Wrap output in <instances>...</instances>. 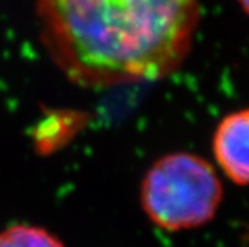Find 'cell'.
Masks as SVG:
<instances>
[{"instance_id":"1","label":"cell","mask_w":249,"mask_h":247,"mask_svg":"<svg viewBox=\"0 0 249 247\" xmlns=\"http://www.w3.org/2000/svg\"><path fill=\"white\" fill-rule=\"evenodd\" d=\"M40 40L84 88L161 79L185 61L198 0H36Z\"/></svg>"},{"instance_id":"2","label":"cell","mask_w":249,"mask_h":247,"mask_svg":"<svg viewBox=\"0 0 249 247\" xmlns=\"http://www.w3.org/2000/svg\"><path fill=\"white\" fill-rule=\"evenodd\" d=\"M141 199L155 225L169 231L191 230L212 220L222 199V185L206 160L176 152L161 156L146 171Z\"/></svg>"},{"instance_id":"5","label":"cell","mask_w":249,"mask_h":247,"mask_svg":"<svg viewBox=\"0 0 249 247\" xmlns=\"http://www.w3.org/2000/svg\"><path fill=\"white\" fill-rule=\"evenodd\" d=\"M239 5L242 6V9L249 15V0H237Z\"/></svg>"},{"instance_id":"4","label":"cell","mask_w":249,"mask_h":247,"mask_svg":"<svg viewBox=\"0 0 249 247\" xmlns=\"http://www.w3.org/2000/svg\"><path fill=\"white\" fill-rule=\"evenodd\" d=\"M0 247H64L48 231L36 227L15 225L0 234Z\"/></svg>"},{"instance_id":"3","label":"cell","mask_w":249,"mask_h":247,"mask_svg":"<svg viewBox=\"0 0 249 247\" xmlns=\"http://www.w3.org/2000/svg\"><path fill=\"white\" fill-rule=\"evenodd\" d=\"M212 149L225 176L237 185H249V109L233 112L218 124Z\"/></svg>"}]
</instances>
